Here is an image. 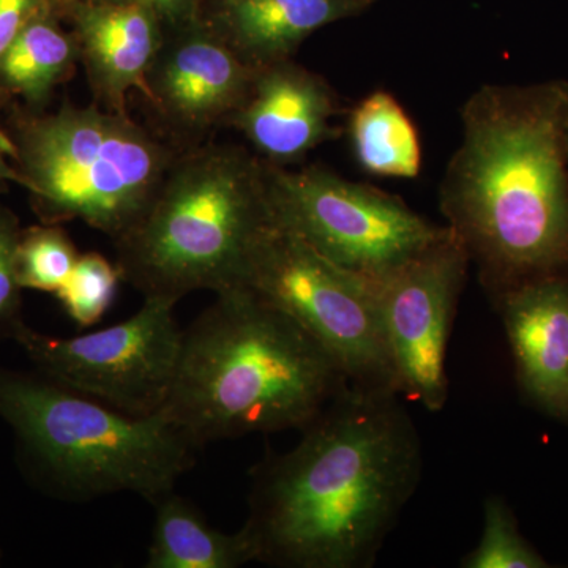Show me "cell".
<instances>
[{
  "label": "cell",
  "instance_id": "10",
  "mask_svg": "<svg viewBox=\"0 0 568 568\" xmlns=\"http://www.w3.org/2000/svg\"><path fill=\"white\" fill-rule=\"evenodd\" d=\"M470 257L454 231L375 284L398 394L439 413L448 398V338Z\"/></svg>",
  "mask_w": 568,
  "mask_h": 568
},
{
  "label": "cell",
  "instance_id": "8",
  "mask_svg": "<svg viewBox=\"0 0 568 568\" xmlns=\"http://www.w3.org/2000/svg\"><path fill=\"white\" fill-rule=\"evenodd\" d=\"M271 200L280 226L372 282L450 233L447 224L428 222L399 197L320 166L287 171L271 164Z\"/></svg>",
  "mask_w": 568,
  "mask_h": 568
},
{
  "label": "cell",
  "instance_id": "12",
  "mask_svg": "<svg viewBox=\"0 0 568 568\" xmlns=\"http://www.w3.org/2000/svg\"><path fill=\"white\" fill-rule=\"evenodd\" d=\"M338 97L323 78L293 61L261 67L252 92L230 119L265 162L304 159L334 134Z\"/></svg>",
  "mask_w": 568,
  "mask_h": 568
},
{
  "label": "cell",
  "instance_id": "3",
  "mask_svg": "<svg viewBox=\"0 0 568 568\" xmlns=\"http://www.w3.org/2000/svg\"><path fill=\"white\" fill-rule=\"evenodd\" d=\"M349 384L301 324L245 286L216 293L182 334L164 413L201 448L301 432Z\"/></svg>",
  "mask_w": 568,
  "mask_h": 568
},
{
  "label": "cell",
  "instance_id": "11",
  "mask_svg": "<svg viewBox=\"0 0 568 568\" xmlns=\"http://www.w3.org/2000/svg\"><path fill=\"white\" fill-rule=\"evenodd\" d=\"M182 29L171 43L163 41L144 93L183 132H204L233 118L252 92L260 69L215 31L194 22Z\"/></svg>",
  "mask_w": 568,
  "mask_h": 568
},
{
  "label": "cell",
  "instance_id": "21",
  "mask_svg": "<svg viewBox=\"0 0 568 568\" xmlns=\"http://www.w3.org/2000/svg\"><path fill=\"white\" fill-rule=\"evenodd\" d=\"M119 280L118 267L102 254H81L55 297L78 327L88 328L99 323L110 308Z\"/></svg>",
  "mask_w": 568,
  "mask_h": 568
},
{
  "label": "cell",
  "instance_id": "18",
  "mask_svg": "<svg viewBox=\"0 0 568 568\" xmlns=\"http://www.w3.org/2000/svg\"><path fill=\"white\" fill-rule=\"evenodd\" d=\"M80 58L77 40L41 11L0 54V91L17 93L32 106L47 102Z\"/></svg>",
  "mask_w": 568,
  "mask_h": 568
},
{
  "label": "cell",
  "instance_id": "14",
  "mask_svg": "<svg viewBox=\"0 0 568 568\" xmlns=\"http://www.w3.org/2000/svg\"><path fill=\"white\" fill-rule=\"evenodd\" d=\"M77 43L89 81L108 111L125 112L126 93L145 91L163 44L162 21L136 3H80L73 10Z\"/></svg>",
  "mask_w": 568,
  "mask_h": 568
},
{
  "label": "cell",
  "instance_id": "13",
  "mask_svg": "<svg viewBox=\"0 0 568 568\" xmlns=\"http://www.w3.org/2000/svg\"><path fill=\"white\" fill-rule=\"evenodd\" d=\"M526 398L568 425V275L541 276L495 301Z\"/></svg>",
  "mask_w": 568,
  "mask_h": 568
},
{
  "label": "cell",
  "instance_id": "7",
  "mask_svg": "<svg viewBox=\"0 0 568 568\" xmlns=\"http://www.w3.org/2000/svg\"><path fill=\"white\" fill-rule=\"evenodd\" d=\"M239 286L301 324L349 384L398 394L372 280L332 263L275 220L250 254Z\"/></svg>",
  "mask_w": 568,
  "mask_h": 568
},
{
  "label": "cell",
  "instance_id": "4",
  "mask_svg": "<svg viewBox=\"0 0 568 568\" xmlns=\"http://www.w3.org/2000/svg\"><path fill=\"white\" fill-rule=\"evenodd\" d=\"M0 418L33 487L70 503L175 491L201 447L164 410L138 417L37 372L0 366Z\"/></svg>",
  "mask_w": 568,
  "mask_h": 568
},
{
  "label": "cell",
  "instance_id": "20",
  "mask_svg": "<svg viewBox=\"0 0 568 568\" xmlns=\"http://www.w3.org/2000/svg\"><path fill=\"white\" fill-rule=\"evenodd\" d=\"M77 246L58 224L22 230L17 274L22 290L58 293L80 260Z\"/></svg>",
  "mask_w": 568,
  "mask_h": 568
},
{
  "label": "cell",
  "instance_id": "5",
  "mask_svg": "<svg viewBox=\"0 0 568 568\" xmlns=\"http://www.w3.org/2000/svg\"><path fill=\"white\" fill-rule=\"evenodd\" d=\"M274 224L271 164L239 145H207L175 156L148 211L115 239V267L144 298L222 293L241 284Z\"/></svg>",
  "mask_w": 568,
  "mask_h": 568
},
{
  "label": "cell",
  "instance_id": "6",
  "mask_svg": "<svg viewBox=\"0 0 568 568\" xmlns=\"http://www.w3.org/2000/svg\"><path fill=\"white\" fill-rule=\"evenodd\" d=\"M14 145L44 223L81 220L112 241L144 215L175 159L125 112L95 106L22 119Z\"/></svg>",
  "mask_w": 568,
  "mask_h": 568
},
{
  "label": "cell",
  "instance_id": "27",
  "mask_svg": "<svg viewBox=\"0 0 568 568\" xmlns=\"http://www.w3.org/2000/svg\"><path fill=\"white\" fill-rule=\"evenodd\" d=\"M0 95H2V91H0Z\"/></svg>",
  "mask_w": 568,
  "mask_h": 568
},
{
  "label": "cell",
  "instance_id": "15",
  "mask_svg": "<svg viewBox=\"0 0 568 568\" xmlns=\"http://www.w3.org/2000/svg\"><path fill=\"white\" fill-rule=\"evenodd\" d=\"M375 0H222L213 31L261 69L290 61L312 33L358 17Z\"/></svg>",
  "mask_w": 568,
  "mask_h": 568
},
{
  "label": "cell",
  "instance_id": "16",
  "mask_svg": "<svg viewBox=\"0 0 568 568\" xmlns=\"http://www.w3.org/2000/svg\"><path fill=\"white\" fill-rule=\"evenodd\" d=\"M148 568H239L257 562L256 545L245 528L222 532L175 491L153 504Z\"/></svg>",
  "mask_w": 568,
  "mask_h": 568
},
{
  "label": "cell",
  "instance_id": "9",
  "mask_svg": "<svg viewBox=\"0 0 568 568\" xmlns=\"http://www.w3.org/2000/svg\"><path fill=\"white\" fill-rule=\"evenodd\" d=\"M178 302L145 297L129 320L91 334L58 338L22 323L17 342L37 372L104 405L148 417L162 413L173 388L183 328Z\"/></svg>",
  "mask_w": 568,
  "mask_h": 568
},
{
  "label": "cell",
  "instance_id": "22",
  "mask_svg": "<svg viewBox=\"0 0 568 568\" xmlns=\"http://www.w3.org/2000/svg\"><path fill=\"white\" fill-rule=\"evenodd\" d=\"M22 230L14 213L0 205V343L13 338L21 317V284L17 274V252Z\"/></svg>",
  "mask_w": 568,
  "mask_h": 568
},
{
  "label": "cell",
  "instance_id": "25",
  "mask_svg": "<svg viewBox=\"0 0 568 568\" xmlns=\"http://www.w3.org/2000/svg\"><path fill=\"white\" fill-rule=\"evenodd\" d=\"M17 155L18 152L14 141L10 140V138L0 130V182H17L24 186V179H22L20 171L9 162L10 159L17 162Z\"/></svg>",
  "mask_w": 568,
  "mask_h": 568
},
{
  "label": "cell",
  "instance_id": "1",
  "mask_svg": "<svg viewBox=\"0 0 568 568\" xmlns=\"http://www.w3.org/2000/svg\"><path fill=\"white\" fill-rule=\"evenodd\" d=\"M398 396L347 384L290 452L253 467L244 528L257 562L375 566L424 467L417 426Z\"/></svg>",
  "mask_w": 568,
  "mask_h": 568
},
{
  "label": "cell",
  "instance_id": "17",
  "mask_svg": "<svg viewBox=\"0 0 568 568\" xmlns=\"http://www.w3.org/2000/svg\"><path fill=\"white\" fill-rule=\"evenodd\" d=\"M347 130L355 159L366 173L396 179L420 174L416 125L392 93L376 91L355 104Z\"/></svg>",
  "mask_w": 568,
  "mask_h": 568
},
{
  "label": "cell",
  "instance_id": "2",
  "mask_svg": "<svg viewBox=\"0 0 568 568\" xmlns=\"http://www.w3.org/2000/svg\"><path fill=\"white\" fill-rule=\"evenodd\" d=\"M440 183V212L495 301L568 275V82L481 85Z\"/></svg>",
  "mask_w": 568,
  "mask_h": 568
},
{
  "label": "cell",
  "instance_id": "26",
  "mask_svg": "<svg viewBox=\"0 0 568 568\" xmlns=\"http://www.w3.org/2000/svg\"><path fill=\"white\" fill-rule=\"evenodd\" d=\"M567 160H568V132H567Z\"/></svg>",
  "mask_w": 568,
  "mask_h": 568
},
{
  "label": "cell",
  "instance_id": "19",
  "mask_svg": "<svg viewBox=\"0 0 568 568\" xmlns=\"http://www.w3.org/2000/svg\"><path fill=\"white\" fill-rule=\"evenodd\" d=\"M459 566L465 568H547L548 560L526 540L514 510L500 496H489L484 504L480 540Z\"/></svg>",
  "mask_w": 568,
  "mask_h": 568
},
{
  "label": "cell",
  "instance_id": "24",
  "mask_svg": "<svg viewBox=\"0 0 568 568\" xmlns=\"http://www.w3.org/2000/svg\"><path fill=\"white\" fill-rule=\"evenodd\" d=\"M100 2L136 3L151 10L160 21L183 28L194 22V13L200 0H100Z\"/></svg>",
  "mask_w": 568,
  "mask_h": 568
},
{
  "label": "cell",
  "instance_id": "23",
  "mask_svg": "<svg viewBox=\"0 0 568 568\" xmlns=\"http://www.w3.org/2000/svg\"><path fill=\"white\" fill-rule=\"evenodd\" d=\"M44 10L47 0H0V54Z\"/></svg>",
  "mask_w": 568,
  "mask_h": 568
}]
</instances>
